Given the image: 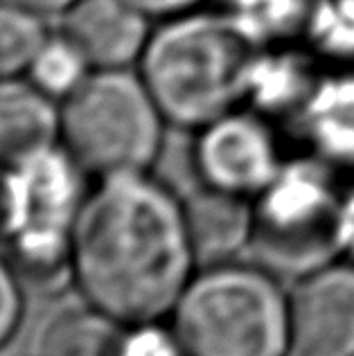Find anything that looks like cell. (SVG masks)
<instances>
[{
	"mask_svg": "<svg viewBox=\"0 0 354 356\" xmlns=\"http://www.w3.org/2000/svg\"><path fill=\"white\" fill-rule=\"evenodd\" d=\"M129 325L88 302L52 312L36 336V356H124Z\"/></svg>",
	"mask_w": 354,
	"mask_h": 356,
	"instance_id": "5bb4252c",
	"label": "cell"
},
{
	"mask_svg": "<svg viewBox=\"0 0 354 356\" xmlns=\"http://www.w3.org/2000/svg\"><path fill=\"white\" fill-rule=\"evenodd\" d=\"M167 323L185 356H287L289 291L257 261L201 266Z\"/></svg>",
	"mask_w": 354,
	"mask_h": 356,
	"instance_id": "3957f363",
	"label": "cell"
},
{
	"mask_svg": "<svg viewBox=\"0 0 354 356\" xmlns=\"http://www.w3.org/2000/svg\"><path fill=\"white\" fill-rule=\"evenodd\" d=\"M86 174L54 145L0 170V255L25 286L70 284V246L88 187Z\"/></svg>",
	"mask_w": 354,
	"mask_h": 356,
	"instance_id": "277c9868",
	"label": "cell"
},
{
	"mask_svg": "<svg viewBox=\"0 0 354 356\" xmlns=\"http://www.w3.org/2000/svg\"><path fill=\"white\" fill-rule=\"evenodd\" d=\"M167 127L136 68L92 70L59 104V145L90 181L152 172Z\"/></svg>",
	"mask_w": 354,
	"mask_h": 356,
	"instance_id": "5b68a950",
	"label": "cell"
},
{
	"mask_svg": "<svg viewBox=\"0 0 354 356\" xmlns=\"http://www.w3.org/2000/svg\"><path fill=\"white\" fill-rule=\"evenodd\" d=\"M181 201L199 268L232 261L250 248L253 199L199 183Z\"/></svg>",
	"mask_w": 354,
	"mask_h": 356,
	"instance_id": "7c38bea8",
	"label": "cell"
},
{
	"mask_svg": "<svg viewBox=\"0 0 354 356\" xmlns=\"http://www.w3.org/2000/svg\"><path fill=\"white\" fill-rule=\"evenodd\" d=\"M197 268L170 185L152 172L92 181L70 246L79 300L124 325L167 321Z\"/></svg>",
	"mask_w": 354,
	"mask_h": 356,
	"instance_id": "6da1fadb",
	"label": "cell"
},
{
	"mask_svg": "<svg viewBox=\"0 0 354 356\" xmlns=\"http://www.w3.org/2000/svg\"><path fill=\"white\" fill-rule=\"evenodd\" d=\"M129 5H134L138 12H143L152 21H167V18L183 16L190 12L203 9L208 0H127Z\"/></svg>",
	"mask_w": 354,
	"mask_h": 356,
	"instance_id": "44dd1931",
	"label": "cell"
},
{
	"mask_svg": "<svg viewBox=\"0 0 354 356\" xmlns=\"http://www.w3.org/2000/svg\"><path fill=\"white\" fill-rule=\"evenodd\" d=\"M255 50L221 9H197L158 23L136 70L167 124L197 131L241 104Z\"/></svg>",
	"mask_w": 354,
	"mask_h": 356,
	"instance_id": "7a4b0ae2",
	"label": "cell"
},
{
	"mask_svg": "<svg viewBox=\"0 0 354 356\" xmlns=\"http://www.w3.org/2000/svg\"><path fill=\"white\" fill-rule=\"evenodd\" d=\"M339 252L354 264V183L343 185L339 208Z\"/></svg>",
	"mask_w": 354,
	"mask_h": 356,
	"instance_id": "7402d4cb",
	"label": "cell"
},
{
	"mask_svg": "<svg viewBox=\"0 0 354 356\" xmlns=\"http://www.w3.org/2000/svg\"><path fill=\"white\" fill-rule=\"evenodd\" d=\"M90 72L92 65L86 54L77 48L70 36L59 30L50 32L48 39L43 41L30 68L25 70V77L61 104L90 77Z\"/></svg>",
	"mask_w": 354,
	"mask_h": 356,
	"instance_id": "e0dca14e",
	"label": "cell"
},
{
	"mask_svg": "<svg viewBox=\"0 0 354 356\" xmlns=\"http://www.w3.org/2000/svg\"><path fill=\"white\" fill-rule=\"evenodd\" d=\"M312 0H221V12L255 45L300 43Z\"/></svg>",
	"mask_w": 354,
	"mask_h": 356,
	"instance_id": "9a60e30c",
	"label": "cell"
},
{
	"mask_svg": "<svg viewBox=\"0 0 354 356\" xmlns=\"http://www.w3.org/2000/svg\"><path fill=\"white\" fill-rule=\"evenodd\" d=\"M287 356H354V264L337 259L289 291Z\"/></svg>",
	"mask_w": 354,
	"mask_h": 356,
	"instance_id": "ba28073f",
	"label": "cell"
},
{
	"mask_svg": "<svg viewBox=\"0 0 354 356\" xmlns=\"http://www.w3.org/2000/svg\"><path fill=\"white\" fill-rule=\"evenodd\" d=\"M18 3H23L25 7H30L32 12L41 14L45 18H50V16L61 18L70 7L77 5L79 0H18Z\"/></svg>",
	"mask_w": 354,
	"mask_h": 356,
	"instance_id": "603a6c76",
	"label": "cell"
},
{
	"mask_svg": "<svg viewBox=\"0 0 354 356\" xmlns=\"http://www.w3.org/2000/svg\"><path fill=\"white\" fill-rule=\"evenodd\" d=\"M190 158L201 185L246 199H255L287 161L273 122L244 106L194 131Z\"/></svg>",
	"mask_w": 354,
	"mask_h": 356,
	"instance_id": "52a82bcc",
	"label": "cell"
},
{
	"mask_svg": "<svg viewBox=\"0 0 354 356\" xmlns=\"http://www.w3.org/2000/svg\"><path fill=\"white\" fill-rule=\"evenodd\" d=\"M321 77V63L303 43L257 48L241 79V104L266 120L291 124Z\"/></svg>",
	"mask_w": 354,
	"mask_h": 356,
	"instance_id": "30bf717a",
	"label": "cell"
},
{
	"mask_svg": "<svg viewBox=\"0 0 354 356\" xmlns=\"http://www.w3.org/2000/svg\"><path fill=\"white\" fill-rule=\"evenodd\" d=\"M25 282L0 255V350L12 343L25 316Z\"/></svg>",
	"mask_w": 354,
	"mask_h": 356,
	"instance_id": "d6986e66",
	"label": "cell"
},
{
	"mask_svg": "<svg viewBox=\"0 0 354 356\" xmlns=\"http://www.w3.org/2000/svg\"><path fill=\"white\" fill-rule=\"evenodd\" d=\"M124 356H185L167 321L129 325Z\"/></svg>",
	"mask_w": 354,
	"mask_h": 356,
	"instance_id": "ffe728a7",
	"label": "cell"
},
{
	"mask_svg": "<svg viewBox=\"0 0 354 356\" xmlns=\"http://www.w3.org/2000/svg\"><path fill=\"white\" fill-rule=\"evenodd\" d=\"M152 23L127 0H79L61 16L59 30L77 43L92 70H122L138 68Z\"/></svg>",
	"mask_w": 354,
	"mask_h": 356,
	"instance_id": "9c48e42d",
	"label": "cell"
},
{
	"mask_svg": "<svg viewBox=\"0 0 354 356\" xmlns=\"http://www.w3.org/2000/svg\"><path fill=\"white\" fill-rule=\"evenodd\" d=\"M300 43L321 65H354V0H312Z\"/></svg>",
	"mask_w": 354,
	"mask_h": 356,
	"instance_id": "2e32d148",
	"label": "cell"
},
{
	"mask_svg": "<svg viewBox=\"0 0 354 356\" xmlns=\"http://www.w3.org/2000/svg\"><path fill=\"white\" fill-rule=\"evenodd\" d=\"M48 36L45 16L18 0H0V77L25 74Z\"/></svg>",
	"mask_w": 354,
	"mask_h": 356,
	"instance_id": "ac0fdd59",
	"label": "cell"
},
{
	"mask_svg": "<svg viewBox=\"0 0 354 356\" xmlns=\"http://www.w3.org/2000/svg\"><path fill=\"white\" fill-rule=\"evenodd\" d=\"M291 124L307 154L354 174V65L321 72Z\"/></svg>",
	"mask_w": 354,
	"mask_h": 356,
	"instance_id": "8fae6325",
	"label": "cell"
},
{
	"mask_svg": "<svg viewBox=\"0 0 354 356\" xmlns=\"http://www.w3.org/2000/svg\"><path fill=\"white\" fill-rule=\"evenodd\" d=\"M341 172L312 154L287 158L253 199V261L277 277H303L341 259Z\"/></svg>",
	"mask_w": 354,
	"mask_h": 356,
	"instance_id": "8992f818",
	"label": "cell"
},
{
	"mask_svg": "<svg viewBox=\"0 0 354 356\" xmlns=\"http://www.w3.org/2000/svg\"><path fill=\"white\" fill-rule=\"evenodd\" d=\"M59 145V102L25 77H0V170Z\"/></svg>",
	"mask_w": 354,
	"mask_h": 356,
	"instance_id": "4fadbf2b",
	"label": "cell"
}]
</instances>
